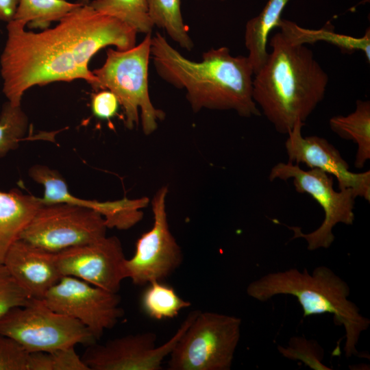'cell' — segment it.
<instances>
[{
    "instance_id": "18",
    "label": "cell",
    "mask_w": 370,
    "mask_h": 370,
    "mask_svg": "<svg viewBox=\"0 0 370 370\" xmlns=\"http://www.w3.org/2000/svg\"><path fill=\"white\" fill-rule=\"evenodd\" d=\"M290 1L268 0L260 14L245 25V45L254 75L267 60L269 37L271 32L278 28L283 10Z\"/></svg>"
},
{
    "instance_id": "2",
    "label": "cell",
    "mask_w": 370,
    "mask_h": 370,
    "mask_svg": "<svg viewBox=\"0 0 370 370\" xmlns=\"http://www.w3.org/2000/svg\"><path fill=\"white\" fill-rule=\"evenodd\" d=\"M151 60L164 81L185 90L194 112L231 110L246 118L261 115L253 99L254 73L247 56H234L221 47L205 51L201 60L195 62L156 32L151 36Z\"/></svg>"
},
{
    "instance_id": "7",
    "label": "cell",
    "mask_w": 370,
    "mask_h": 370,
    "mask_svg": "<svg viewBox=\"0 0 370 370\" xmlns=\"http://www.w3.org/2000/svg\"><path fill=\"white\" fill-rule=\"evenodd\" d=\"M0 334L12 338L29 353L51 352L77 344L88 346L96 342L79 321L53 310L43 299H36L3 316Z\"/></svg>"
},
{
    "instance_id": "1",
    "label": "cell",
    "mask_w": 370,
    "mask_h": 370,
    "mask_svg": "<svg viewBox=\"0 0 370 370\" xmlns=\"http://www.w3.org/2000/svg\"><path fill=\"white\" fill-rule=\"evenodd\" d=\"M12 20L0 64L2 91L10 103L21 106L25 92L55 82L85 80L93 89L96 77L89 69L100 49L127 50L136 45L137 32L124 23L81 4L52 28L39 32Z\"/></svg>"
},
{
    "instance_id": "32",
    "label": "cell",
    "mask_w": 370,
    "mask_h": 370,
    "mask_svg": "<svg viewBox=\"0 0 370 370\" xmlns=\"http://www.w3.org/2000/svg\"><path fill=\"white\" fill-rule=\"evenodd\" d=\"M79 3H83V4H88L90 0H77Z\"/></svg>"
},
{
    "instance_id": "17",
    "label": "cell",
    "mask_w": 370,
    "mask_h": 370,
    "mask_svg": "<svg viewBox=\"0 0 370 370\" xmlns=\"http://www.w3.org/2000/svg\"><path fill=\"white\" fill-rule=\"evenodd\" d=\"M42 205L40 197L18 189L0 190V264Z\"/></svg>"
},
{
    "instance_id": "3",
    "label": "cell",
    "mask_w": 370,
    "mask_h": 370,
    "mask_svg": "<svg viewBox=\"0 0 370 370\" xmlns=\"http://www.w3.org/2000/svg\"><path fill=\"white\" fill-rule=\"evenodd\" d=\"M268 45L271 51L254 76L253 99L276 131L287 134L323 99L329 77L311 49L282 31Z\"/></svg>"
},
{
    "instance_id": "33",
    "label": "cell",
    "mask_w": 370,
    "mask_h": 370,
    "mask_svg": "<svg viewBox=\"0 0 370 370\" xmlns=\"http://www.w3.org/2000/svg\"><path fill=\"white\" fill-rule=\"evenodd\" d=\"M221 1H225V0H221Z\"/></svg>"
},
{
    "instance_id": "26",
    "label": "cell",
    "mask_w": 370,
    "mask_h": 370,
    "mask_svg": "<svg viewBox=\"0 0 370 370\" xmlns=\"http://www.w3.org/2000/svg\"><path fill=\"white\" fill-rule=\"evenodd\" d=\"M28 370H90L75 347L29 353Z\"/></svg>"
},
{
    "instance_id": "24",
    "label": "cell",
    "mask_w": 370,
    "mask_h": 370,
    "mask_svg": "<svg viewBox=\"0 0 370 370\" xmlns=\"http://www.w3.org/2000/svg\"><path fill=\"white\" fill-rule=\"evenodd\" d=\"M140 304L145 313L156 320L174 318L180 311L191 306V303L181 298L172 286L162 281L147 284L142 294Z\"/></svg>"
},
{
    "instance_id": "20",
    "label": "cell",
    "mask_w": 370,
    "mask_h": 370,
    "mask_svg": "<svg viewBox=\"0 0 370 370\" xmlns=\"http://www.w3.org/2000/svg\"><path fill=\"white\" fill-rule=\"evenodd\" d=\"M278 28L293 41L300 44H312L324 41L334 45L341 51L352 53L361 51L368 62H370V31L366 30L362 37L356 38L337 34L330 29H309L297 23L282 18Z\"/></svg>"
},
{
    "instance_id": "8",
    "label": "cell",
    "mask_w": 370,
    "mask_h": 370,
    "mask_svg": "<svg viewBox=\"0 0 370 370\" xmlns=\"http://www.w3.org/2000/svg\"><path fill=\"white\" fill-rule=\"evenodd\" d=\"M269 179L270 181L293 179L297 193L310 195L322 208L324 219L315 230L306 234L299 227L287 226L293 232L291 239H305L308 250L329 248L335 238L332 233L334 227L338 223L353 224L356 193L350 188L335 190L332 175L325 171L319 169L306 171L301 169L299 164L279 162L271 169Z\"/></svg>"
},
{
    "instance_id": "31",
    "label": "cell",
    "mask_w": 370,
    "mask_h": 370,
    "mask_svg": "<svg viewBox=\"0 0 370 370\" xmlns=\"http://www.w3.org/2000/svg\"><path fill=\"white\" fill-rule=\"evenodd\" d=\"M19 0H0V21H11L15 14Z\"/></svg>"
},
{
    "instance_id": "4",
    "label": "cell",
    "mask_w": 370,
    "mask_h": 370,
    "mask_svg": "<svg viewBox=\"0 0 370 370\" xmlns=\"http://www.w3.org/2000/svg\"><path fill=\"white\" fill-rule=\"evenodd\" d=\"M247 294L260 301H266L278 295H291L297 299L303 317L332 314L336 325L345 332L344 351L347 357L356 355L360 334L367 330L370 320L360 314L359 308L348 297V284L325 266L316 267L312 273L306 269L269 273L251 282Z\"/></svg>"
},
{
    "instance_id": "28",
    "label": "cell",
    "mask_w": 370,
    "mask_h": 370,
    "mask_svg": "<svg viewBox=\"0 0 370 370\" xmlns=\"http://www.w3.org/2000/svg\"><path fill=\"white\" fill-rule=\"evenodd\" d=\"M32 299L5 266L0 264V319L12 308L25 306Z\"/></svg>"
},
{
    "instance_id": "30",
    "label": "cell",
    "mask_w": 370,
    "mask_h": 370,
    "mask_svg": "<svg viewBox=\"0 0 370 370\" xmlns=\"http://www.w3.org/2000/svg\"><path fill=\"white\" fill-rule=\"evenodd\" d=\"M119 101L114 93L108 90H101L93 95L91 109L93 114L101 119L114 117L119 110Z\"/></svg>"
},
{
    "instance_id": "29",
    "label": "cell",
    "mask_w": 370,
    "mask_h": 370,
    "mask_svg": "<svg viewBox=\"0 0 370 370\" xmlns=\"http://www.w3.org/2000/svg\"><path fill=\"white\" fill-rule=\"evenodd\" d=\"M29 352L12 338L0 334V370H28Z\"/></svg>"
},
{
    "instance_id": "11",
    "label": "cell",
    "mask_w": 370,
    "mask_h": 370,
    "mask_svg": "<svg viewBox=\"0 0 370 370\" xmlns=\"http://www.w3.org/2000/svg\"><path fill=\"white\" fill-rule=\"evenodd\" d=\"M43 301L53 310L79 321L96 341L124 314L118 293L71 276H62Z\"/></svg>"
},
{
    "instance_id": "16",
    "label": "cell",
    "mask_w": 370,
    "mask_h": 370,
    "mask_svg": "<svg viewBox=\"0 0 370 370\" xmlns=\"http://www.w3.org/2000/svg\"><path fill=\"white\" fill-rule=\"evenodd\" d=\"M3 264L17 283L33 299H43L62 276L56 254L47 251L21 239L8 249Z\"/></svg>"
},
{
    "instance_id": "13",
    "label": "cell",
    "mask_w": 370,
    "mask_h": 370,
    "mask_svg": "<svg viewBox=\"0 0 370 370\" xmlns=\"http://www.w3.org/2000/svg\"><path fill=\"white\" fill-rule=\"evenodd\" d=\"M56 254L62 276H71L112 293H118L125 279V257L116 236L73 247Z\"/></svg>"
},
{
    "instance_id": "19",
    "label": "cell",
    "mask_w": 370,
    "mask_h": 370,
    "mask_svg": "<svg viewBox=\"0 0 370 370\" xmlns=\"http://www.w3.org/2000/svg\"><path fill=\"white\" fill-rule=\"evenodd\" d=\"M329 125L339 137L357 145L354 166L363 168L370 159V101L357 100L354 111L346 116H332Z\"/></svg>"
},
{
    "instance_id": "9",
    "label": "cell",
    "mask_w": 370,
    "mask_h": 370,
    "mask_svg": "<svg viewBox=\"0 0 370 370\" xmlns=\"http://www.w3.org/2000/svg\"><path fill=\"white\" fill-rule=\"evenodd\" d=\"M97 211L68 203L42 205L19 238L52 253L96 241L106 236Z\"/></svg>"
},
{
    "instance_id": "27",
    "label": "cell",
    "mask_w": 370,
    "mask_h": 370,
    "mask_svg": "<svg viewBox=\"0 0 370 370\" xmlns=\"http://www.w3.org/2000/svg\"><path fill=\"white\" fill-rule=\"evenodd\" d=\"M278 349L284 357L300 360L313 369H330L321 362L323 350L314 341L306 340L303 337H293L290 339L287 347L279 346Z\"/></svg>"
},
{
    "instance_id": "12",
    "label": "cell",
    "mask_w": 370,
    "mask_h": 370,
    "mask_svg": "<svg viewBox=\"0 0 370 370\" xmlns=\"http://www.w3.org/2000/svg\"><path fill=\"white\" fill-rule=\"evenodd\" d=\"M198 310L191 311L175 334L156 346L157 336L146 332L110 340L103 345H88L82 356L90 370H160L163 360L190 324Z\"/></svg>"
},
{
    "instance_id": "10",
    "label": "cell",
    "mask_w": 370,
    "mask_h": 370,
    "mask_svg": "<svg viewBox=\"0 0 370 370\" xmlns=\"http://www.w3.org/2000/svg\"><path fill=\"white\" fill-rule=\"evenodd\" d=\"M167 186H162L151 201L153 223L136 243L133 256L123 263L125 278L137 286L162 281L182 264V249L172 234L167 219Z\"/></svg>"
},
{
    "instance_id": "21",
    "label": "cell",
    "mask_w": 370,
    "mask_h": 370,
    "mask_svg": "<svg viewBox=\"0 0 370 370\" xmlns=\"http://www.w3.org/2000/svg\"><path fill=\"white\" fill-rule=\"evenodd\" d=\"M81 3L66 0H19L12 20L31 29L49 28L51 23L59 21Z\"/></svg>"
},
{
    "instance_id": "14",
    "label": "cell",
    "mask_w": 370,
    "mask_h": 370,
    "mask_svg": "<svg viewBox=\"0 0 370 370\" xmlns=\"http://www.w3.org/2000/svg\"><path fill=\"white\" fill-rule=\"evenodd\" d=\"M304 123L298 121L290 130L285 142L288 162L306 164L335 176L339 190L350 188L357 197L370 201V171L354 173L339 151L325 138L317 136L304 137Z\"/></svg>"
},
{
    "instance_id": "15",
    "label": "cell",
    "mask_w": 370,
    "mask_h": 370,
    "mask_svg": "<svg viewBox=\"0 0 370 370\" xmlns=\"http://www.w3.org/2000/svg\"><path fill=\"white\" fill-rule=\"evenodd\" d=\"M29 175L44 187V195L40 197L42 204L68 203L87 208L99 212L104 218L108 228L127 230L143 217L140 210L149 200L143 197L136 199H122L112 201H98L84 199L71 194L62 176L55 169L36 164L29 169Z\"/></svg>"
},
{
    "instance_id": "23",
    "label": "cell",
    "mask_w": 370,
    "mask_h": 370,
    "mask_svg": "<svg viewBox=\"0 0 370 370\" xmlns=\"http://www.w3.org/2000/svg\"><path fill=\"white\" fill-rule=\"evenodd\" d=\"M88 4L99 13L124 23L137 33L151 34L154 25L146 0H92Z\"/></svg>"
},
{
    "instance_id": "22",
    "label": "cell",
    "mask_w": 370,
    "mask_h": 370,
    "mask_svg": "<svg viewBox=\"0 0 370 370\" xmlns=\"http://www.w3.org/2000/svg\"><path fill=\"white\" fill-rule=\"evenodd\" d=\"M149 15L154 26L162 29L180 47L191 51L194 43L184 23L181 0H146Z\"/></svg>"
},
{
    "instance_id": "5",
    "label": "cell",
    "mask_w": 370,
    "mask_h": 370,
    "mask_svg": "<svg viewBox=\"0 0 370 370\" xmlns=\"http://www.w3.org/2000/svg\"><path fill=\"white\" fill-rule=\"evenodd\" d=\"M151 34L127 50L108 48L103 64L92 72L95 90H108L115 95L123 110L125 127L132 130L140 121L148 136L158 128L165 113L152 103L149 92V64Z\"/></svg>"
},
{
    "instance_id": "6",
    "label": "cell",
    "mask_w": 370,
    "mask_h": 370,
    "mask_svg": "<svg viewBox=\"0 0 370 370\" xmlns=\"http://www.w3.org/2000/svg\"><path fill=\"white\" fill-rule=\"evenodd\" d=\"M241 318L201 312L169 354V370H229L241 338Z\"/></svg>"
},
{
    "instance_id": "25",
    "label": "cell",
    "mask_w": 370,
    "mask_h": 370,
    "mask_svg": "<svg viewBox=\"0 0 370 370\" xmlns=\"http://www.w3.org/2000/svg\"><path fill=\"white\" fill-rule=\"evenodd\" d=\"M28 119L21 106L6 101L0 114V158L18 147L24 139Z\"/></svg>"
}]
</instances>
